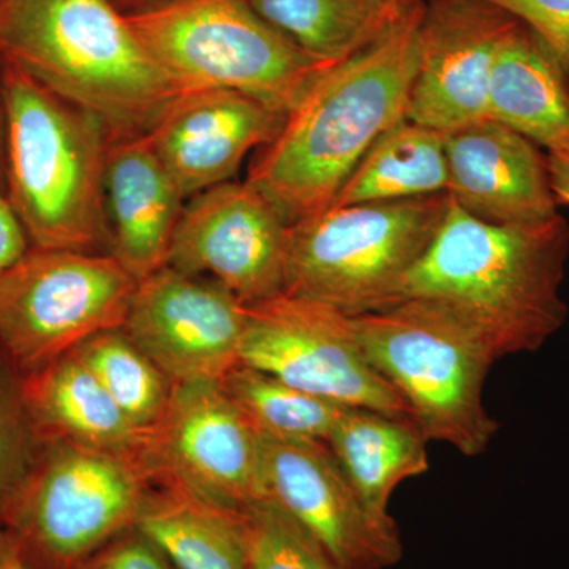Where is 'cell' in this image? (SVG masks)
<instances>
[{
  "instance_id": "11",
  "label": "cell",
  "mask_w": 569,
  "mask_h": 569,
  "mask_svg": "<svg viewBox=\"0 0 569 569\" xmlns=\"http://www.w3.org/2000/svg\"><path fill=\"white\" fill-rule=\"evenodd\" d=\"M144 463L152 482H173L222 507L266 496L260 437L220 381L173 385L162 419L149 430Z\"/></svg>"
},
{
  "instance_id": "35",
  "label": "cell",
  "mask_w": 569,
  "mask_h": 569,
  "mask_svg": "<svg viewBox=\"0 0 569 569\" xmlns=\"http://www.w3.org/2000/svg\"><path fill=\"white\" fill-rule=\"evenodd\" d=\"M123 14L138 13V11L152 9V7L160 6V3L168 2V0H111Z\"/></svg>"
},
{
  "instance_id": "29",
  "label": "cell",
  "mask_w": 569,
  "mask_h": 569,
  "mask_svg": "<svg viewBox=\"0 0 569 569\" xmlns=\"http://www.w3.org/2000/svg\"><path fill=\"white\" fill-rule=\"evenodd\" d=\"M507 11L538 37L569 82V0H482Z\"/></svg>"
},
{
  "instance_id": "32",
  "label": "cell",
  "mask_w": 569,
  "mask_h": 569,
  "mask_svg": "<svg viewBox=\"0 0 569 569\" xmlns=\"http://www.w3.org/2000/svg\"><path fill=\"white\" fill-rule=\"evenodd\" d=\"M550 182L559 206H569V156H549Z\"/></svg>"
},
{
  "instance_id": "13",
  "label": "cell",
  "mask_w": 569,
  "mask_h": 569,
  "mask_svg": "<svg viewBox=\"0 0 569 569\" xmlns=\"http://www.w3.org/2000/svg\"><path fill=\"white\" fill-rule=\"evenodd\" d=\"M168 266L206 276L247 306L282 295L290 224L249 182H224L189 198Z\"/></svg>"
},
{
  "instance_id": "3",
  "label": "cell",
  "mask_w": 569,
  "mask_h": 569,
  "mask_svg": "<svg viewBox=\"0 0 569 569\" xmlns=\"http://www.w3.org/2000/svg\"><path fill=\"white\" fill-rule=\"evenodd\" d=\"M6 198L37 249L110 252L107 123L0 58Z\"/></svg>"
},
{
  "instance_id": "36",
  "label": "cell",
  "mask_w": 569,
  "mask_h": 569,
  "mask_svg": "<svg viewBox=\"0 0 569 569\" xmlns=\"http://www.w3.org/2000/svg\"><path fill=\"white\" fill-rule=\"evenodd\" d=\"M387 2L392 7V9L399 11V13H406V11L410 9L417 0H387Z\"/></svg>"
},
{
  "instance_id": "18",
  "label": "cell",
  "mask_w": 569,
  "mask_h": 569,
  "mask_svg": "<svg viewBox=\"0 0 569 569\" xmlns=\"http://www.w3.org/2000/svg\"><path fill=\"white\" fill-rule=\"evenodd\" d=\"M103 193L112 257L138 280L168 266L186 198L146 133L112 138Z\"/></svg>"
},
{
  "instance_id": "21",
  "label": "cell",
  "mask_w": 569,
  "mask_h": 569,
  "mask_svg": "<svg viewBox=\"0 0 569 569\" xmlns=\"http://www.w3.org/2000/svg\"><path fill=\"white\" fill-rule=\"evenodd\" d=\"M133 529L176 569H249L238 508L212 503L173 482H152Z\"/></svg>"
},
{
  "instance_id": "2",
  "label": "cell",
  "mask_w": 569,
  "mask_h": 569,
  "mask_svg": "<svg viewBox=\"0 0 569 569\" xmlns=\"http://www.w3.org/2000/svg\"><path fill=\"white\" fill-rule=\"evenodd\" d=\"M568 257L569 224L560 213L545 222L497 224L449 198L440 230L397 301L443 307L485 340L497 361L533 353L567 323L560 290Z\"/></svg>"
},
{
  "instance_id": "24",
  "label": "cell",
  "mask_w": 569,
  "mask_h": 569,
  "mask_svg": "<svg viewBox=\"0 0 569 569\" xmlns=\"http://www.w3.org/2000/svg\"><path fill=\"white\" fill-rule=\"evenodd\" d=\"M313 58L339 63L380 39L403 14L387 0H247Z\"/></svg>"
},
{
  "instance_id": "31",
  "label": "cell",
  "mask_w": 569,
  "mask_h": 569,
  "mask_svg": "<svg viewBox=\"0 0 569 569\" xmlns=\"http://www.w3.org/2000/svg\"><path fill=\"white\" fill-rule=\"evenodd\" d=\"M28 250V234L6 194L0 193V279Z\"/></svg>"
},
{
  "instance_id": "30",
  "label": "cell",
  "mask_w": 569,
  "mask_h": 569,
  "mask_svg": "<svg viewBox=\"0 0 569 569\" xmlns=\"http://www.w3.org/2000/svg\"><path fill=\"white\" fill-rule=\"evenodd\" d=\"M74 569H176L140 531L130 529L96 550Z\"/></svg>"
},
{
  "instance_id": "16",
  "label": "cell",
  "mask_w": 569,
  "mask_h": 569,
  "mask_svg": "<svg viewBox=\"0 0 569 569\" xmlns=\"http://www.w3.org/2000/svg\"><path fill=\"white\" fill-rule=\"evenodd\" d=\"M287 116L230 89L178 93L146 137L186 200L230 182L253 149L269 144Z\"/></svg>"
},
{
  "instance_id": "8",
  "label": "cell",
  "mask_w": 569,
  "mask_h": 569,
  "mask_svg": "<svg viewBox=\"0 0 569 569\" xmlns=\"http://www.w3.org/2000/svg\"><path fill=\"white\" fill-rule=\"evenodd\" d=\"M151 486L144 460L43 441L0 529L31 569H74L133 529Z\"/></svg>"
},
{
  "instance_id": "14",
  "label": "cell",
  "mask_w": 569,
  "mask_h": 569,
  "mask_svg": "<svg viewBox=\"0 0 569 569\" xmlns=\"http://www.w3.org/2000/svg\"><path fill=\"white\" fill-rule=\"evenodd\" d=\"M260 448L266 496L317 538L336 569H388L402 560L396 520L367 509L328 443L260 437Z\"/></svg>"
},
{
  "instance_id": "27",
  "label": "cell",
  "mask_w": 569,
  "mask_h": 569,
  "mask_svg": "<svg viewBox=\"0 0 569 569\" xmlns=\"http://www.w3.org/2000/svg\"><path fill=\"white\" fill-rule=\"evenodd\" d=\"M249 569H336L317 538L274 498L238 508Z\"/></svg>"
},
{
  "instance_id": "22",
  "label": "cell",
  "mask_w": 569,
  "mask_h": 569,
  "mask_svg": "<svg viewBox=\"0 0 569 569\" xmlns=\"http://www.w3.org/2000/svg\"><path fill=\"white\" fill-rule=\"evenodd\" d=\"M427 443L410 419L367 408H347L328 438L356 492L380 519H392L388 507L397 486L429 470Z\"/></svg>"
},
{
  "instance_id": "6",
  "label": "cell",
  "mask_w": 569,
  "mask_h": 569,
  "mask_svg": "<svg viewBox=\"0 0 569 569\" xmlns=\"http://www.w3.org/2000/svg\"><path fill=\"white\" fill-rule=\"evenodd\" d=\"M448 192L328 208L290 224L284 295L359 317L396 305L400 284L432 244Z\"/></svg>"
},
{
  "instance_id": "5",
  "label": "cell",
  "mask_w": 569,
  "mask_h": 569,
  "mask_svg": "<svg viewBox=\"0 0 569 569\" xmlns=\"http://www.w3.org/2000/svg\"><path fill=\"white\" fill-rule=\"evenodd\" d=\"M351 329L427 440L467 458L485 455L498 432L485 406L486 378L497 359L470 326L432 302L402 299L351 317Z\"/></svg>"
},
{
  "instance_id": "28",
  "label": "cell",
  "mask_w": 569,
  "mask_h": 569,
  "mask_svg": "<svg viewBox=\"0 0 569 569\" xmlns=\"http://www.w3.org/2000/svg\"><path fill=\"white\" fill-rule=\"evenodd\" d=\"M22 377L0 348V523L43 443L26 408Z\"/></svg>"
},
{
  "instance_id": "37",
  "label": "cell",
  "mask_w": 569,
  "mask_h": 569,
  "mask_svg": "<svg viewBox=\"0 0 569 569\" xmlns=\"http://www.w3.org/2000/svg\"><path fill=\"white\" fill-rule=\"evenodd\" d=\"M0 3H2V0H0Z\"/></svg>"
},
{
  "instance_id": "33",
  "label": "cell",
  "mask_w": 569,
  "mask_h": 569,
  "mask_svg": "<svg viewBox=\"0 0 569 569\" xmlns=\"http://www.w3.org/2000/svg\"><path fill=\"white\" fill-rule=\"evenodd\" d=\"M0 569H31L3 529H0Z\"/></svg>"
},
{
  "instance_id": "7",
  "label": "cell",
  "mask_w": 569,
  "mask_h": 569,
  "mask_svg": "<svg viewBox=\"0 0 569 569\" xmlns=\"http://www.w3.org/2000/svg\"><path fill=\"white\" fill-rule=\"evenodd\" d=\"M126 18L179 92L230 89L288 116L335 66L299 48L247 0H168Z\"/></svg>"
},
{
  "instance_id": "10",
  "label": "cell",
  "mask_w": 569,
  "mask_h": 569,
  "mask_svg": "<svg viewBox=\"0 0 569 569\" xmlns=\"http://www.w3.org/2000/svg\"><path fill=\"white\" fill-rule=\"evenodd\" d=\"M239 362L339 406L413 421L399 392L367 361L351 317L320 302L282 293L249 306Z\"/></svg>"
},
{
  "instance_id": "19",
  "label": "cell",
  "mask_w": 569,
  "mask_h": 569,
  "mask_svg": "<svg viewBox=\"0 0 569 569\" xmlns=\"http://www.w3.org/2000/svg\"><path fill=\"white\" fill-rule=\"evenodd\" d=\"M22 396L41 441L144 460L149 432L126 417L73 351L22 377Z\"/></svg>"
},
{
  "instance_id": "25",
  "label": "cell",
  "mask_w": 569,
  "mask_h": 569,
  "mask_svg": "<svg viewBox=\"0 0 569 569\" xmlns=\"http://www.w3.org/2000/svg\"><path fill=\"white\" fill-rule=\"evenodd\" d=\"M220 385L258 437L328 443L337 419L351 408L309 395L241 362Z\"/></svg>"
},
{
  "instance_id": "26",
  "label": "cell",
  "mask_w": 569,
  "mask_h": 569,
  "mask_svg": "<svg viewBox=\"0 0 569 569\" xmlns=\"http://www.w3.org/2000/svg\"><path fill=\"white\" fill-rule=\"evenodd\" d=\"M73 353L134 426L149 432L162 419L173 383L123 328L92 336Z\"/></svg>"
},
{
  "instance_id": "23",
  "label": "cell",
  "mask_w": 569,
  "mask_h": 569,
  "mask_svg": "<svg viewBox=\"0 0 569 569\" xmlns=\"http://www.w3.org/2000/svg\"><path fill=\"white\" fill-rule=\"evenodd\" d=\"M447 189L445 133L402 119L373 142L329 208L408 200Z\"/></svg>"
},
{
  "instance_id": "34",
  "label": "cell",
  "mask_w": 569,
  "mask_h": 569,
  "mask_svg": "<svg viewBox=\"0 0 569 569\" xmlns=\"http://www.w3.org/2000/svg\"><path fill=\"white\" fill-rule=\"evenodd\" d=\"M0 193L6 194V107L0 80Z\"/></svg>"
},
{
  "instance_id": "12",
  "label": "cell",
  "mask_w": 569,
  "mask_h": 569,
  "mask_svg": "<svg viewBox=\"0 0 569 569\" xmlns=\"http://www.w3.org/2000/svg\"><path fill=\"white\" fill-rule=\"evenodd\" d=\"M247 320L222 283L164 266L138 280L123 331L171 383L220 381L239 365Z\"/></svg>"
},
{
  "instance_id": "1",
  "label": "cell",
  "mask_w": 569,
  "mask_h": 569,
  "mask_svg": "<svg viewBox=\"0 0 569 569\" xmlns=\"http://www.w3.org/2000/svg\"><path fill=\"white\" fill-rule=\"evenodd\" d=\"M422 13L417 0L380 39L325 70L254 156L247 182L288 224L328 209L373 142L406 119Z\"/></svg>"
},
{
  "instance_id": "20",
  "label": "cell",
  "mask_w": 569,
  "mask_h": 569,
  "mask_svg": "<svg viewBox=\"0 0 569 569\" xmlns=\"http://www.w3.org/2000/svg\"><path fill=\"white\" fill-rule=\"evenodd\" d=\"M488 114L549 156H569V82L546 44L522 22L498 44Z\"/></svg>"
},
{
  "instance_id": "15",
  "label": "cell",
  "mask_w": 569,
  "mask_h": 569,
  "mask_svg": "<svg viewBox=\"0 0 569 569\" xmlns=\"http://www.w3.org/2000/svg\"><path fill=\"white\" fill-rule=\"evenodd\" d=\"M518 22L482 0H425L406 119L441 133L489 119L490 69Z\"/></svg>"
},
{
  "instance_id": "9",
  "label": "cell",
  "mask_w": 569,
  "mask_h": 569,
  "mask_svg": "<svg viewBox=\"0 0 569 569\" xmlns=\"http://www.w3.org/2000/svg\"><path fill=\"white\" fill-rule=\"evenodd\" d=\"M138 279L111 253L29 247L0 279V348L22 376L123 328Z\"/></svg>"
},
{
  "instance_id": "17",
  "label": "cell",
  "mask_w": 569,
  "mask_h": 569,
  "mask_svg": "<svg viewBox=\"0 0 569 569\" xmlns=\"http://www.w3.org/2000/svg\"><path fill=\"white\" fill-rule=\"evenodd\" d=\"M449 198L470 216L497 224L556 217L548 153L503 123L486 119L445 133Z\"/></svg>"
},
{
  "instance_id": "4",
  "label": "cell",
  "mask_w": 569,
  "mask_h": 569,
  "mask_svg": "<svg viewBox=\"0 0 569 569\" xmlns=\"http://www.w3.org/2000/svg\"><path fill=\"white\" fill-rule=\"evenodd\" d=\"M0 58L99 116L112 138L148 132L181 93L111 0H2Z\"/></svg>"
}]
</instances>
